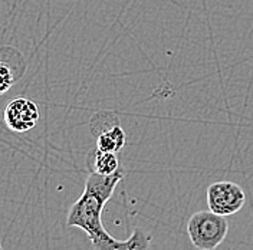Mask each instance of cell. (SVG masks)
<instances>
[{"label":"cell","mask_w":253,"mask_h":250,"mask_svg":"<svg viewBox=\"0 0 253 250\" xmlns=\"http://www.w3.org/2000/svg\"><path fill=\"white\" fill-rule=\"evenodd\" d=\"M126 172L120 168L111 175L89 171L85 180L84 193L71 206L66 217L68 227H79L89 237L94 250H150L153 237L142 229H134L126 240H118L105 230L102 224V211L110 202L118 183Z\"/></svg>","instance_id":"6da1fadb"},{"label":"cell","mask_w":253,"mask_h":250,"mask_svg":"<svg viewBox=\"0 0 253 250\" xmlns=\"http://www.w3.org/2000/svg\"><path fill=\"white\" fill-rule=\"evenodd\" d=\"M229 223L224 216L211 210L194 213L187 223V233L193 246L199 250L217 249L226 239Z\"/></svg>","instance_id":"7a4b0ae2"},{"label":"cell","mask_w":253,"mask_h":250,"mask_svg":"<svg viewBox=\"0 0 253 250\" xmlns=\"http://www.w3.org/2000/svg\"><path fill=\"white\" fill-rule=\"evenodd\" d=\"M246 203V194L243 188L232 181H216L207 188L209 210L220 214L232 216L242 210Z\"/></svg>","instance_id":"3957f363"},{"label":"cell","mask_w":253,"mask_h":250,"mask_svg":"<svg viewBox=\"0 0 253 250\" xmlns=\"http://www.w3.org/2000/svg\"><path fill=\"white\" fill-rule=\"evenodd\" d=\"M39 115L38 105L28 98L12 99L3 112L4 123L13 132L31 131L38 124Z\"/></svg>","instance_id":"277c9868"},{"label":"cell","mask_w":253,"mask_h":250,"mask_svg":"<svg viewBox=\"0 0 253 250\" xmlns=\"http://www.w3.org/2000/svg\"><path fill=\"white\" fill-rule=\"evenodd\" d=\"M88 168L89 171L98 172L102 175H111L118 171L121 167L117 153H105L96 148L88 157Z\"/></svg>","instance_id":"5b68a950"},{"label":"cell","mask_w":253,"mask_h":250,"mask_svg":"<svg viewBox=\"0 0 253 250\" xmlns=\"http://www.w3.org/2000/svg\"><path fill=\"white\" fill-rule=\"evenodd\" d=\"M126 131L121 125H114L112 128L96 135V148L105 153H120L126 145Z\"/></svg>","instance_id":"8992f818"},{"label":"cell","mask_w":253,"mask_h":250,"mask_svg":"<svg viewBox=\"0 0 253 250\" xmlns=\"http://www.w3.org/2000/svg\"><path fill=\"white\" fill-rule=\"evenodd\" d=\"M118 124H120V120L114 112L101 111V112H96L91 120V131L94 135H99L101 132H104V131L112 128L114 125Z\"/></svg>","instance_id":"52a82bcc"},{"label":"cell","mask_w":253,"mask_h":250,"mask_svg":"<svg viewBox=\"0 0 253 250\" xmlns=\"http://www.w3.org/2000/svg\"><path fill=\"white\" fill-rule=\"evenodd\" d=\"M13 69L4 62H0V95H4L15 83L16 81Z\"/></svg>","instance_id":"ba28073f"},{"label":"cell","mask_w":253,"mask_h":250,"mask_svg":"<svg viewBox=\"0 0 253 250\" xmlns=\"http://www.w3.org/2000/svg\"><path fill=\"white\" fill-rule=\"evenodd\" d=\"M0 250H3V246H1V242H0Z\"/></svg>","instance_id":"9c48e42d"}]
</instances>
